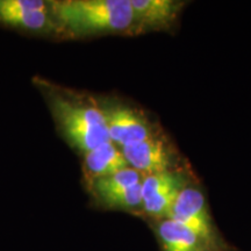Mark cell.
<instances>
[{
	"label": "cell",
	"instance_id": "obj_10",
	"mask_svg": "<svg viewBox=\"0 0 251 251\" xmlns=\"http://www.w3.org/2000/svg\"><path fill=\"white\" fill-rule=\"evenodd\" d=\"M0 21L8 26L27 30H49L56 27L51 11H4V9H0Z\"/></svg>",
	"mask_w": 251,
	"mask_h": 251
},
{
	"label": "cell",
	"instance_id": "obj_2",
	"mask_svg": "<svg viewBox=\"0 0 251 251\" xmlns=\"http://www.w3.org/2000/svg\"><path fill=\"white\" fill-rule=\"evenodd\" d=\"M49 98L56 121L75 148L85 153L111 141L101 106L56 93Z\"/></svg>",
	"mask_w": 251,
	"mask_h": 251
},
{
	"label": "cell",
	"instance_id": "obj_12",
	"mask_svg": "<svg viewBox=\"0 0 251 251\" xmlns=\"http://www.w3.org/2000/svg\"><path fill=\"white\" fill-rule=\"evenodd\" d=\"M233 251H236V250H235V249H234V250H233Z\"/></svg>",
	"mask_w": 251,
	"mask_h": 251
},
{
	"label": "cell",
	"instance_id": "obj_8",
	"mask_svg": "<svg viewBox=\"0 0 251 251\" xmlns=\"http://www.w3.org/2000/svg\"><path fill=\"white\" fill-rule=\"evenodd\" d=\"M129 168L120 147L106 142L84 153L83 171L87 183Z\"/></svg>",
	"mask_w": 251,
	"mask_h": 251
},
{
	"label": "cell",
	"instance_id": "obj_9",
	"mask_svg": "<svg viewBox=\"0 0 251 251\" xmlns=\"http://www.w3.org/2000/svg\"><path fill=\"white\" fill-rule=\"evenodd\" d=\"M144 176L131 168H126L124 170L113 174L107 177L99 178L90 183V191L92 193L94 201L100 205L103 200L109 197L124 192L125 190L135 185L142 183Z\"/></svg>",
	"mask_w": 251,
	"mask_h": 251
},
{
	"label": "cell",
	"instance_id": "obj_6",
	"mask_svg": "<svg viewBox=\"0 0 251 251\" xmlns=\"http://www.w3.org/2000/svg\"><path fill=\"white\" fill-rule=\"evenodd\" d=\"M135 34L151 30H169L177 24L186 5L179 0H130Z\"/></svg>",
	"mask_w": 251,
	"mask_h": 251
},
{
	"label": "cell",
	"instance_id": "obj_7",
	"mask_svg": "<svg viewBox=\"0 0 251 251\" xmlns=\"http://www.w3.org/2000/svg\"><path fill=\"white\" fill-rule=\"evenodd\" d=\"M162 251H233L213 246L199 235L171 219L150 222Z\"/></svg>",
	"mask_w": 251,
	"mask_h": 251
},
{
	"label": "cell",
	"instance_id": "obj_3",
	"mask_svg": "<svg viewBox=\"0 0 251 251\" xmlns=\"http://www.w3.org/2000/svg\"><path fill=\"white\" fill-rule=\"evenodd\" d=\"M168 219L191 229L213 246L230 249L216 228L205 194L194 185L187 184L183 187L169 212Z\"/></svg>",
	"mask_w": 251,
	"mask_h": 251
},
{
	"label": "cell",
	"instance_id": "obj_1",
	"mask_svg": "<svg viewBox=\"0 0 251 251\" xmlns=\"http://www.w3.org/2000/svg\"><path fill=\"white\" fill-rule=\"evenodd\" d=\"M50 4L56 26L72 36L135 34L130 0H65Z\"/></svg>",
	"mask_w": 251,
	"mask_h": 251
},
{
	"label": "cell",
	"instance_id": "obj_5",
	"mask_svg": "<svg viewBox=\"0 0 251 251\" xmlns=\"http://www.w3.org/2000/svg\"><path fill=\"white\" fill-rule=\"evenodd\" d=\"M128 166L143 176L177 170V153L161 135L121 148Z\"/></svg>",
	"mask_w": 251,
	"mask_h": 251
},
{
	"label": "cell",
	"instance_id": "obj_4",
	"mask_svg": "<svg viewBox=\"0 0 251 251\" xmlns=\"http://www.w3.org/2000/svg\"><path fill=\"white\" fill-rule=\"evenodd\" d=\"M111 142L120 148L142 142L158 135L155 126L139 109L120 102L101 106Z\"/></svg>",
	"mask_w": 251,
	"mask_h": 251
},
{
	"label": "cell",
	"instance_id": "obj_11",
	"mask_svg": "<svg viewBox=\"0 0 251 251\" xmlns=\"http://www.w3.org/2000/svg\"><path fill=\"white\" fill-rule=\"evenodd\" d=\"M0 9L50 12V5L42 0H0Z\"/></svg>",
	"mask_w": 251,
	"mask_h": 251
}]
</instances>
